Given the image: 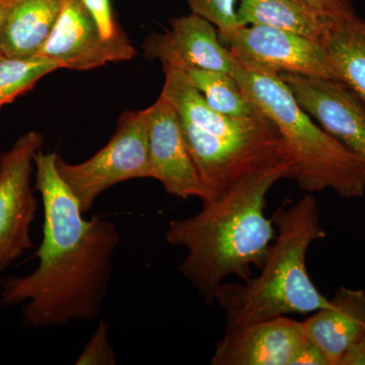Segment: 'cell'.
Instances as JSON below:
<instances>
[{"label": "cell", "instance_id": "30bf717a", "mask_svg": "<svg viewBox=\"0 0 365 365\" xmlns=\"http://www.w3.org/2000/svg\"><path fill=\"white\" fill-rule=\"evenodd\" d=\"M148 139L151 178L169 195L196 197L205 202L207 192L187 146L180 118L163 96L148 108Z\"/></svg>", "mask_w": 365, "mask_h": 365}, {"label": "cell", "instance_id": "4fadbf2b", "mask_svg": "<svg viewBox=\"0 0 365 365\" xmlns=\"http://www.w3.org/2000/svg\"><path fill=\"white\" fill-rule=\"evenodd\" d=\"M309 341L302 322L288 317L227 327L217 343L213 365H294Z\"/></svg>", "mask_w": 365, "mask_h": 365}, {"label": "cell", "instance_id": "cb8c5ba5", "mask_svg": "<svg viewBox=\"0 0 365 365\" xmlns=\"http://www.w3.org/2000/svg\"><path fill=\"white\" fill-rule=\"evenodd\" d=\"M7 0H0V58L4 57L2 53V34H4V19H6Z\"/></svg>", "mask_w": 365, "mask_h": 365}, {"label": "cell", "instance_id": "ffe728a7", "mask_svg": "<svg viewBox=\"0 0 365 365\" xmlns=\"http://www.w3.org/2000/svg\"><path fill=\"white\" fill-rule=\"evenodd\" d=\"M192 13L210 21L218 32L232 30L239 26L237 9L240 0H187Z\"/></svg>", "mask_w": 365, "mask_h": 365}, {"label": "cell", "instance_id": "d6986e66", "mask_svg": "<svg viewBox=\"0 0 365 365\" xmlns=\"http://www.w3.org/2000/svg\"><path fill=\"white\" fill-rule=\"evenodd\" d=\"M52 60L36 56L29 58H0V108L32 90L47 74L59 69Z\"/></svg>", "mask_w": 365, "mask_h": 365}, {"label": "cell", "instance_id": "44dd1931", "mask_svg": "<svg viewBox=\"0 0 365 365\" xmlns=\"http://www.w3.org/2000/svg\"><path fill=\"white\" fill-rule=\"evenodd\" d=\"M116 354L109 341V326L100 322L83 352L76 360V365H115Z\"/></svg>", "mask_w": 365, "mask_h": 365}, {"label": "cell", "instance_id": "52a82bcc", "mask_svg": "<svg viewBox=\"0 0 365 365\" xmlns=\"http://www.w3.org/2000/svg\"><path fill=\"white\" fill-rule=\"evenodd\" d=\"M43 143L38 132H26L0 155V272L34 246L30 232L37 199L31 176Z\"/></svg>", "mask_w": 365, "mask_h": 365}, {"label": "cell", "instance_id": "5b68a950", "mask_svg": "<svg viewBox=\"0 0 365 365\" xmlns=\"http://www.w3.org/2000/svg\"><path fill=\"white\" fill-rule=\"evenodd\" d=\"M56 165L83 213L91 210L98 197L115 185L151 178L148 108L122 114L107 145L86 162L71 165L58 157Z\"/></svg>", "mask_w": 365, "mask_h": 365}, {"label": "cell", "instance_id": "6da1fadb", "mask_svg": "<svg viewBox=\"0 0 365 365\" xmlns=\"http://www.w3.org/2000/svg\"><path fill=\"white\" fill-rule=\"evenodd\" d=\"M59 155H35V191L42 198L43 240L35 257L39 265L24 277L2 281L1 302L23 307L24 324L54 328L100 317L121 242L114 223L83 218L78 201L57 170Z\"/></svg>", "mask_w": 365, "mask_h": 365}, {"label": "cell", "instance_id": "8992f818", "mask_svg": "<svg viewBox=\"0 0 365 365\" xmlns=\"http://www.w3.org/2000/svg\"><path fill=\"white\" fill-rule=\"evenodd\" d=\"M242 68L259 73L283 72L336 79L321 43L270 26H240L218 32Z\"/></svg>", "mask_w": 365, "mask_h": 365}, {"label": "cell", "instance_id": "3957f363", "mask_svg": "<svg viewBox=\"0 0 365 365\" xmlns=\"http://www.w3.org/2000/svg\"><path fill=\"white\" fill-rule=\"evenodd\" d=\"M275 239L257 277L242 282H223L215 294L227 314V327L313 314L329 299L314 284L307 266V252L326 239L318 201L307 193L297 202L273 213Z\"/></svg>", "mask_w": 365, "mask_h": 365}, {"label": "cell", "instance_id": "7c38bea8", "mask_svg": "<svg viewBox=\"0 0 365 365\" xmlns=\"http://www.w3.org/2000/svg\"><path fill=\"white\" fill-rule=\"evenodd\" d=\"M170 30L151 34L144 41V56L158 60L163 66L187 69H209L232 74L239 62L222 45L218 30L210 21L192 13L170 20Z\"/></svg>", "mask_w": 365, "mask_h": 365}, {"label": "cell", "instance_id": "5bb4252c", "mask_svg": "<svg viewBox=\"0 0 365 365\" xmlns=\"http://www.w3.org/2000/svg\"><path fill=\"white\" fill-rule=\"evenodd\" d=\"M302 325L329 364L339 365L345 352L365 334L364 290L338 288L328 306L314 312Z\"/></svg>", "mask_w": 365, "mask_h": 365}, {"label": "cell", "instance_id": "8fae6325", "mask_svg": "<svg viewBox=\"0 0 365 365\" xmlns=\"http://www.w3.org/2000/svg\"><path fill=\"white\" fill-rule=\"evenodd\" d=\"M163 69L165 81L160 96L169 101L182 121L230 143L287 144L267 117L237 118L216 112L192 86L185 71L174 66Z\"/></svg>", "mask_w": 365, "mask_h": 365}, {"label": "cell", "instance_id": "2e32d148", "mask_svg": "<svg viewBox=\"0 0 365 365\" xmlns=\"http://www.w3.org/2000/svg\"><path fill=\"white\" fill-rule=\"evenodd\" d=\"M66 0H7L2 53L11 58L36 56L58 21Z\"/></svg>", "mask_w": 365, "mask_h": 365}, {"label": "cell", "instance_id": "ac0fdd59", "mask_svg": "<svg viewBox=\"0 0 365 365\" xmlns=\"http://www.w3.org/2000/svg\"><path fill=\"white\" fill-rule=\"evenodd\" d=\"M192 86H195L206 103L216 112L227 116L253 118L262 113L227 72L191 68L185 71Z\"/></svg>", "mask_w": 365, "mask_h": 365}, {"label": "cell", "instance_id": "7a4b0ae2", "mask_svg": "<svg viewBox=\"0 0 365 365\" xmlns=\"http://www.w3.org/2000/svg\"><path fill=\"white\" fill-rule=\"evenodd\" d=\"M290 170L292 165L283 163L251 175L220 198L202 203L197 215L169 223L167 242L187 250L180 271L209 306L227 277L248 281L253 268L263 265L276 235L265 215L266 198Z\"/></svg>", "mask_w": 365, "mask_h": 365}, {"label": "cell", "instance_id": "ba28073f", "mask_svg": "<svg viewBox=\"0 0 365 365\" xmlns=\"http://www.w3.org/2000/svg\"><path fill=\"white\" fill-rule=\"evenodd\" d=\"M38 56L52 60L60 68L90 71L110 62L133 58L135 49L125 34L105 39L81 0H66L58 21Z\"/></svg>", "mask_w": 365, "mask_h": 365}, {"label": "cell", "instance_id": "603a6c76", "mask_svg": "<svg viewBox=\"0 0 365 365\" xmlns=\"http://www.w3.org/2000/svg\"><path fill=\"white\" fill-rule=\"evenodd\" d=\"M339 365H365V334L345 352Z\"/></svg>", "mask_w": 365, "mask_h": 365}, {"label": "cell", "instance_id": "e0dca14e", "mask_svg": "<svg viewBox=\"0 0 365 365\" xmlns=\"http://www.w3.org/2000/svg\"><path fill=\"white\" fill-rule=\"evenodd\" d=\"M323 46L334 78L365 105V21L356 14L340 19L326 36Z\"/></svg>", "mask_w": 365, "mask_h": 365}, {"label": "cell", "instance_id": "9c48e42d", "mask_svg": "<svg viewBox=\"0 0 365 365\" xmlns=\"http://www.w3.org/2000/svg\"><path fill=\"white\" fill-rule=\"evenodd\" d=\"M299 104L322 128L365 162V105L339 81L278 74Z\"/></svg>", "mask_w": 365, "mask_h": 365}, {"label": "cell", "instance_id": "7402d4cb", "mask_svg": "<svg viewBox=\"0 0 365 365\" xmlns=\"http://www.w3.org/2000/svg\"><path fill=\"white\" fill-rule=\"evenodd\" d=\"M93 16L105 39H112L123 34L115 20L110 0H81Z\"/></svg>", "mask_w": 365, "mask_h": 365}, {"label": "cell", "instance_id": "9a60e30c", "mask_svg": "<svg viewBox=\"0 0 365 365\" xmlns=\"http://www.w3.org/2000/svg\"><path fill=\"white\" fill-rule=\"evenodd\" d=\"M340 19L307 0H240L237 9L239 26H270L321 44Z\"/></svg>", "mask_w": 365, "mask_h": 365}, {"label": "cell", "instance_id": "277c9868", "mask_svg": "<svg viewBox=\"0 0 365 365\" xmlns=\"http://www.w3.org/2000/svg\"><path fill=\"white\" fill-rule=\"evenodd\" d=\"M247 97L267 117L289 150V179L314 194L333 190L346 199L365 195V162L314 121L282 79L240 66L232 74Z\"/></svg>", "mask_w": 365, "mask_h": 365}, {"label": "cell", "instance_id": "d4e9b609", "mask_svg": "<svg viewBox=\"0 0 365 365\" xmlns=\"http://www.w3.org/2000/svg\"><path fill=\"white\" fill-rule=\"evenodd\" d=\"M1 273V272H0ZM1 284H2V281H0V302H1Z\"/></svg>", "mask_w": 365, "mask_h": 365}]
</instances>
